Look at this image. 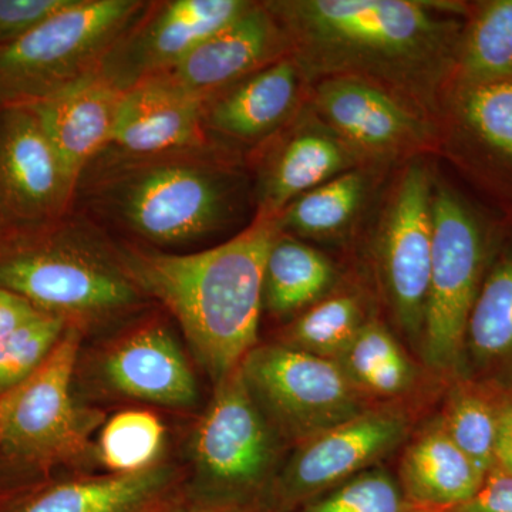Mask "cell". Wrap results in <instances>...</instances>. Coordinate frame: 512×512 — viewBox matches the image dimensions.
I'll return each mask as SVG.
<instances>
[{
	"mask_svg": "<svg viewBox=\"0 0 512 512\" xmlns=\"http://www.w3.org/2000/svg\"><path fill=\"white\" fill-rule=\"evenodd\" d=\"M147 3L74 0L29 35L0 46V111L35 104L97 72Z\"/></svg>",
	"mask_w": 512,
	"mask_h": 512,
	"instance_id": "5b68a950",
	"label": "cell"
},
{
	"mask_svg": "<svg viewBox=\"0 0 512 512\" xmlns=\"http://www.w3.org/2000/svg\"><path fill=\"white\" fill-rule=\"evenodd\" d=\"M269 140L272 143L259 160L256 175V218H275L305 192L360 165L348 146L311 109L298 113Z\"/></svg>",
	"mask_w": 512,
	"mask_h": 512,
	"instance_id": "2e32d148",
	"label": "cell"
},
{
	"mask_svg": "<svg viewBox=\"0 0 512 512\" xmlns=\"http://www.w3.org/2000/svg\"><path fill=\"white\" fill-rule=\"evenodd\" d=\"M495 467L512 474V394L498 402Z\"/></svg>",
	"mask_w": 512,
	"mask_h": 512,
	"instance_id": "8d00e7d4",
	"label": "cell"
},
{
	"mask_svg": "<svg viewBox=\"0 0 512 512\" xmlns=\"http://www.w3.org/2000/svg\"><path fill=\"white\" fill-rule=\"evenodd\" d=\"M74 0H0V46L29 35Z\"/></svg>",
	"mask_w": 512,
	"mask_h": 512,
	"instance_id": "836d02e7",
	"label": "cell"
},
{
	"mask_svg": "<svg viewBox=\"0 0 512 512\" xmlns=\"http://www.w3.org/2000/svg\"><path fill=\"white\" fill-rule=\"evenodd\" d=\"M264 3L308 83L355 77L402 100L424 119L439 117L463 36L456 16L413 0Z\"/></svg>",
	"mask_w": 512,
	"mask_h": 512,
	"instance_id": "6da1fadb",
	"label": "cell"
},
{
	"mask_svg": "<svg viewBox=\"0 0 512 512\" xmlns=\"http://www.w3.org/2000/svg\"><path fill=\"white\" fill-rule=\"evenodd\" d=\"M76 197L29 107L0 111V202L16 224H53Z\"/></svg>",
	"mask_w": 512,
	"mask_h": 512,
	"instance_id": "5bb4252c",
	"label": "cell"
},
{
	"mask_svg": "<svg viewBox=\"0 0 512 512\" xmlns=\"http://www.w3.org/2000/svg\"><path fill=\"white\" fill-rule=\"evenodd\" d=\"M470 10L450 86L512 80V0H490Z\"/></svg>",
	"mask_w": 512,
	"mask_h": 512,
	"instance_id": "cb8c5ba5",
	"label": "cell"
},
{
	"mask_svg": "<svg viewBox=\"0 0 512 512\" xmlns=\"http://www.w3.org/2000/svg\"><path fill=\"white\" fill-rule=\"evenodd\" d=\"M365 170H350L305 192L286 205L274 218L279 232H295L309 238H329L342 234L365 204L369 192Z\"/></svg>",
	"mask_w": 512,
	"mask_h": 512,
	"instance_id": "484cf974",
	"label": "cell"
},
{
	"mask_svg": "<svg viewBox=\"0 0 512 512\" xmlns=\"http://www.w3.org/2000/svg\"><path fill=\"white\" fill-rule=\"evenodd\" d=\"M362 303L353 295L320 299L293 322L285 345L311 355L338 360L365 326Z\"/></svg>",
	"mask_w": 512,
	"mask_h": 512,
	"instance_id": "f1b7e54d",
	"label": "cell"
},
{
	"mask_svg": "<svg viewBox=\"0 0 512 512\" xmlns=\"http://www.w3.org/2000/svg\"><path fill=\"white\" fill-rule=\"evenodd\" d=\"M245 0L148 2L117 40L100 72L126 92L183 62L200 43L241 15Z\"/></svg>",
	"mask_w": 512,
	"mask_h": 512,
	"instance_id": "7c38bea8",
	"label": "cell"
},
{
	"mask_svg": "<svg viewBox=\"0 0 512 512\" xmlns=\"http://www.w3.org/2000/svg\"><path fill=\"white\" fill-rule=\"evenodd\" d=\"M16 227H18V224L12 220V217H10L8 211L5 210L2 202H0V241L8 238L9 234H12L13 229Z\"/></svg>",
	"mask_w": 512,
	"mask_h": 512,
	"instance_id": "74e56055",
	"label": "cell"
},
{
	"mask_svg": "<svg viewBox=\"0 0 512 512\" xmlns=\"http://www.w3.org/2000/svg\"><path fill=\"white\" fill-rule=\"evenodd\" d=\"M123 96L100 69L46 99L30 104L74 190L90 163L110 147Z\"/></svg>",
	"mask_w": 512,
	"mask_h": 512,
	"instance_id": "d6986e66",
	"label": "cell"
},
{
	"mask_svg": "<svg viewBox=\"0 0 512 512\" xmlns=\"http://www.w3.org/2000/svg\"><path fill=\"white\" fill-rule=\"evenodd\" d=\"M164 467L56 485L12 512H131L163 487Z\"/></svg>",
	"mask_w": 512,
	"mask_h": 512,
	"instance_id": "d4e9b609",
	"label": "cell"
},
{
	"mask_svg": "<svg viewBox=\"0 0 512 512\" xmlns=\"http://www.w3.org/2000/svg\"><path fill=\"white\" fill-rule=\"evenodd\" d=\"M437 120L451 160L512 217V80L448 87Z\"/></svg>",
	"mask_w": 512,
	"mask_h": 512,
	"instance_id": "4fadbf2b",
	"label": "cell"
},
{
	"mask_svg": "<svg viewBox=\"0 0 512 512\" xmlns=\"http://www.w3.org/2000/svg\"><path fill=\"white\" fill-rule=\"evenodd\" d=\"M279 234L274 218H256L237 237L194 254L119 249L131 281L177 319L215 384L258 346L266 259Z\"/></svg>",
	"mask_w": 512,
	"mask_h": 512,
	"instance_id": "7a4b0ae2",
	"label": "cell"
},
{
	"mask_svg": "<svg viewBox=\"0 0 512 512\" xmlns=\"http://www.w3.org/2000/svg\"><path fill=\"white\" fill-rule=\"evenodd\" d=\"M289 55L285 32L265 3L248 6L224 28L205 39L174 69L160 76L207 101Z\"/></svg>",
	"mask_w": 512,
	"mask_h": 512,
	"instance_id": "e0dca14e",
	"label": "cell"
},
{
	"mask_svg": "<svg viewBox=\"0 0 512 512\" xmlns=\"http://www.w3.org/2000/svg\"><path fill=\"white\" fill-rule=\"evenodd\" d=\"M446 512H512V474L494 466L470 500Z\"/></svg>",
	"mask_w": 512,
	"mask_h": 512,
	"instance_id": "e575fe53",
	"label": "cell"
},
{
	"mask_svg": "<svg viewBox=\"0 0 512 512\" xmlns=\"http://www.w3.org/2000/svg\"><path fill=\"white\" fill-rule=\"evenodd\" d=\"M276 431L249 393L241 366L215 384L194 436V460L205 483L245 493L264 483L276 460Z\"/></svg>",
	"mask_w": 512,
	"mask_h": 512,
	"instance_id": "8fae6325",
	"label": "cell"
},
{
	"mask_svg": "<svg viewBox=\"0 0 512 512\" xmlns=\"http://www.w3.org/2000/svg\"><path fill=\"white\" fill-rule=\"evenodd\" d=\"M389 473L369 468L323 497L312 498L302 512H419Z\"/></svg>",
	"mask_w": 512,
	"mask_h": 512,
	"instance_id": "1f68e13d",
	"label": "cell"
},
{
	"mask_svg": "<svg viewBox=\"0 0 512 512\" xmlns=\"http://www.w3.org/2000/svg\"><path fill=\"white\" fill-rule=\"evenodd\" d=\"M433 255L423 355L437 370L454 369L466 349L471 309L490 256L487 222L463 195L444 183L433 187Z\"/></svg>",
	"mask_w": 512,
	"mask_h": 512,
	"instance_id": "8992f818",
	"label": "cell"
},
{
	"mask_svg": "<svg viewBox=\"0 0 512 512\" xmlns=\"http://www.w3.org/2000/svg\"><path fill=\"white\" fill-rule=\"evenodd\" d=\"M467 346L481 362L512 360V241L485 272L468 318Z\"/></svg>",
	"mask_w": 512,
	"mask_h": 512,
	"instance_id": "4316f807",
	"label": "cell"
},
{
	"mask_svg": "<svg viewBox=\"0 0 512 512\" xmlns=\"http://www.w3.org/2000/svg\"><path fill=\"white\" fill-rule=\"evenodd\" d=\"M498 402L473 387H461L450 397L440 426L451 441L485 474L494 467Z\"/></svg>",
	"mask_w": 512,
	"mask_h": 512,
	"instance_id": "f546056e",
	"label": "cell"
},
{
	"mask_svg": "<svg viewBox=\"0 0 512 512\" xmlns=\"http://www.w3.org/2000/svg\"><path fill=\"white\" fill-rule=\"evenodd\" d=\"M305 86L298 63L282 57L205 101V128L239 143L269 140L298 116Z\"/></svg>",
	"mask_w": 512,
	"mask_h": 512,
	"instance_id": "ffe728a7",
	"label": "cell"
},
{
	"mask_svg": "<svg viewBox=\"0 0 512 512\" xmlns=\"http://www.w3.org/2000/svg\"><path fill=\"white\" fill-rule=\"evenodd\" d=\"M79 345V330H64L45 362L0 394V447L37 463L69 461L86 453L100 414L77 406L72 396Z\"/></svg>",
	"mask_w": 512,
	"mask_h": 512,
	"instance_id": "ba28073f",
	"label": "cell"
},
{
	"mask_svg": "<svg viewBox=\"0 0 512 512\" xmlns=\"http://www.w3.org/2000/svg\"><path fill=\"white\" fill-rule=\"evenodd\" d=\"M242 185L235 165L212 143L153 156L109 147L86 168L77 192L94 214L136 237L180 245L234 224Z\"/></svg>",
	"mask_w": 512,
	"mask_h": 512,
	"instance_id": "3957f363",
	"label": "cell"
},
{
	"mask_svg": "<svg viewBox=\"0 0 512 512\" xmlns=\"http://www.w3.org/2000/svg\"><path fill=\"white\" fill-rule=\"evenodd\" d=\"M433 177L421 161L394 183L377 227L376 259L387 305L412 339L423 336L433 255Z\"/></svg>",
	"mask_w": 512,
	"mask_h": 512,
	"instance_id": "9c48e42d",
	"label": "cell"
},
{
	"mask_svg": "<svg viewBox=\"0 0 512 512\" xmlns=\"http://www.w3.org/2000/svg\"><path fill=\"white\" fill-rule=\"evenodd\" d=\"M87 222L66 221L0 254V288L64 320L109 318L136 305L140 289Z\"/></svg>",
	"mask_w": 512,
	"mask_h": 512,
	"instance_id": "277c9868",
	"label": "cell"
},
{
	"mask_svg": "<svg viewBox=\"0 0 512 512\" xmlns=\"http://www.w3.org/2000/svg\"><path fill=\"white\" fill-rule=\"evenodd\" d=\"M336 362L362 392L397 396L414 382L413 363L382 323L367 320Z\"/></svg>",
	"mask_w": 512,
	"mask_h": 512,
	"instance_id": "83f0119b",
	"label": "cell"
},
{
	"mask_svg": "<svg viewBox=\"0 0 512 512\" xmlns=\"http://www.w3.org/2000/svg\"><path fill=\"white\" fill-rule=\"evenodd\" d=\"M407 430L403 413L369 409L305 441L282 474V500H308L369 470L402 443Z\"/></svg>",
	"mask_w": 512,
	"mask_h": 512,
	"instance_id": "9a60e30c",
	"label": "cell"
},
{
	"mask_svg": "<svg viewBox=\"0 0 512 512\" xmlns=\"http://www.w3.org/2000/svg\"><path fill=\"white\" fill-rule=\"evenodd\" d=\"M484 476L440 424L407 448L400 468L402 490L420 511L446 512L477 493Z\"/></svg>",
	"mask_w": 512,
	"mask_h": 512,
	"instance_id": "7402d4cb",
	"label": "cell"
},
{
	"mask_svg": "<svg viewBox=\"0 0 512 512\" xmlns=\"http://www.w3.org/2000/svg\"><path fill=\"white\" fill-rule=\"evenodd\" d=\"M104 376L117 392L167 407L197 402L191 367L161 323H148L120 340L104 360Z\"/></svg>",
	"mask_w": 512,
	"mask_h": 512,
	"instance_id": "44dd1931",
	"label": "cell"
},
{
	"mask_svg": "<svg viewBox=\"0 0 512 512\" xmlns=\"http://www.w3.org/2000/svg\"><path fill=\"white\" fill-rule=\"evenodd\" d=\"M164 434L163 423L156 414L143 410L116 414L101 433V460L116 474L146 470L154 466Z\"/></svg>",
	"mask_w": 512,
	"mask_h": 512,
	"instance_id": "4dcf8cb0",
	"label": "cell"
},
{
	"mask_svg": "<svg viewBox=\"0 0 512 512\" xmlns=\"http://www.w3.org/2000/svg\"><path fill=\"white\" fill-rule=\"evenodd\" d=\"M241 372L272 429L301 444L369 410L336 360L285 343L256 346Z\"/></svg>",
	"mask_w": 512,
	"mask_h": 512,
	"instance_id": "52a82bcc",
	"label": "cell"
},
{
	"mask_svg": "<svg viewBox=\"0 0 512 512\" xmlns=\"http://www.w3.org/2000/svg\"><path fill=\"white\" fill-rule=\"evenodd\" d=\"M309 109L348 146L359 164H390L434 143L439 128L402 100L355 77L315 83Z\"/></svg>",
	"mask_w": 512,
	"mask_h": 512,
	"instance_id": "30bf717a",
	"label": "cell"
},
{
	"mask_svg": "<svg viewBox=\"0 0 512 512\" xmlns=\"http://www.w3.org/2000/svg\"><path fill=\"white\" fill-rule=\"evenodd\" d=\"M205 101L163 76L123 92L110 148L131 156H153L208 146Z\"/></svg>",
	"mask_w": 512,
	"mask_h": 512,
	"instance_id": "ac0fdd59",
	"label": "cell"
},
{
	"mask_svg": "<svg viewBox=\"0 0 512 512\" xmlns=\"http://www.w3.org/2000/svg\"><path fill=\"white\" fill-rule=\"evenodd\" d=\"M335 281L328 256L279 234L266 259L264 305L275 315L301 311L323 299Z\"/></svg>",
	"mask_w": 512,
	"mask_h": 512,
	"instance_id": "603a6c76",
	"label": "cell"
},
{
	"mask_svg": "<svg viewBox=\"0 0 512 512\" xmlns=\"http://www.w3.org/2000/svg\"><path fill=\"white\" fill-rule=\"evenodd\" d=\"M32 303L22 296L0 288V339L6 338L40 315Z\"/></svg>",
	"mask_w": 512,
	"mask_h": 512,
	"instance_id": "d590c367",
	"label": "cell"
},
{
	"mask_svg": "<svg viewBox=\"0 0 512 512\" xmlns=\"http://www.w3.org/2000/svg\"><path fill=\"white\" fill-rule=\"evenodd\" d=\"M66 323L60 316L40 313L0 339V394L28 379L45 362L62 338Z\"/></svg>",
	"mask_w": 512,
	"mask_h": 512,
	"instance_id": "d6a6232c",
	"label": "cell"
}]
</instances>
